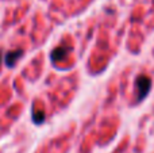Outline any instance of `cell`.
I'll list each match as a JSON object with an SVG mask.
<instances>
[{"label":"cell","instance_id":"1","mask_svg":"<svg viewBox=\"0 0 154 153\" xmlns=\"http://www.w3.org/2000/svg\"><path fill=\"white\" fill-rule=\"evenodd\" d=\"M150 88H152V79L146 75H139L135 80L137 102H142L149 95Z\"/></svg>","mask_w":154,"mask_h":153},{"label":"cell","instance_id":"2","mask_svg":"<svg viewBox=\"0 0 154 153\" xmlns=\"http://www.w3.org/2000/svg\"><path fill=\"white\" fill-rule=\"evenodd\" d=\"M22 56H23V50H22V49H16V50L7 52L5 56H4V64L10 68L15 67L16 62L22 58Z\"/></svg>","mask_w":154,"mask_h":153},{"label":"cell","instance_id":"3","mask_svg":"<svg viewBox=\"0 0 154 153\" xmlns=\"http://www.w3.org/2000/svg\"><path fill=\"white\" fill-rule=\"evenodd\" d=\"M66 52H68L66 46H58V48L53 49L50 53L51 61H61V60L66 56Z\"/></svg>","mask_w":154,"mask_h":153},{"label":"cell","instance_id":"4","mask_svg":"<svg viewBox=\"0 0 154 153\" xmlns=\"http://www.w3.org/2000/svg\"><path fill=\"white\" fill-rule=\"evenodd\" d=\"M31 119L35 125L43 123V121H45V113H43V111H32Z\"/></svg>","mask_w":154,"mask_h":153},{"label":"cell","instance_id":"5","mask_svg":"<svg viewBox=\"0 0 154 153\" xmlns=\"http://www.w3.org/2000/svg\"><path fill=\"white\" fill-rule=\"evenodd\" d=\"M0 62H2V53H0Z\"/></svg>","mask_w":154,"mask_h":153}]
</instances>
